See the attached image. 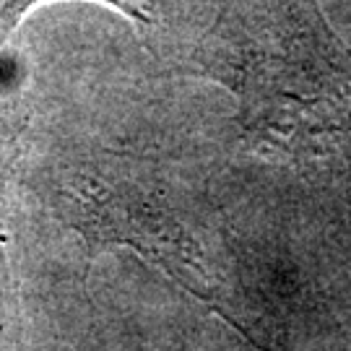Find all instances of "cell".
<instances>
[{
    "mask_svg": "<svg viewBox=\"0 0 351 351\" xmlns=\"http://www.w3.org/2000/svg\"><path fill=\"white\" fill-rule=\"evenodd\" d=\"M42 3H50V0H5V8L0 13V42L24 21V16H29ZM97 3H104L107 8L123 13L125 19H133L138 24H156V13H154L156 0H97Z\"/></svg>",
    "mask_w": 351,
    "mask_h": 351,
    "instance_id": "3957f363",
    "label": "cell"
},
{
    "mask_svg": "<svg viewBox=\"0 0 351 351\" xmlns=\"http://www.w3.org/2000/svg\"><path fill=\"white\" fill-rule=\"evenodd\" d=\"M255 138L294 146L351 130V50L313 0H226L193 50Z\"/></svg>",
    "mask_w": 351,
    "mask_h": 351,
    "instance_id": "6da1fadb",
    "label": "cell"
},
{
    "mask_svg": "<svg viewBox=\"0 0 351 351\" xmlns=\"http://www.w3.org/2000/svg\"><path fill=\"white\" fill-rule=\"evenodd\" d=\"M73 201V224L94 239L104 242H125L133 245L146 258L167 268L182 287L198 294V300L213 304L211 289L203 284V274L195 250L190 252V245L180 237L182 232L177 229L175 219H162L154 211V206H146L136 195L130 198H114L110 190L99 188H81L71 193Z\"/></svg>",
    "mask_w": 351,
    "mask_h": 351,
    "instance_id": "7a4b0ae2",
    "label": "cell"
}]
</instances>
